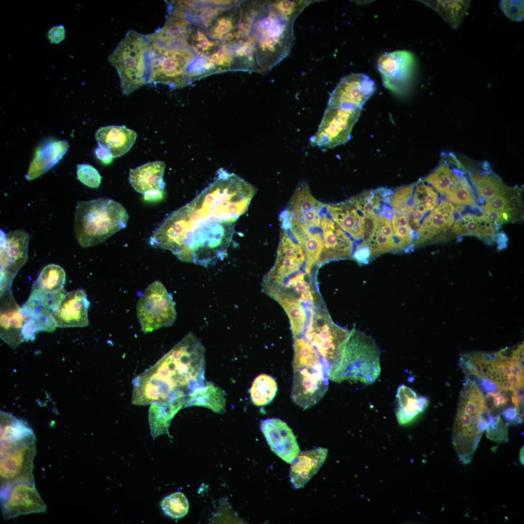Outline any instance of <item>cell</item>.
I'll use <instances>...</instances> for the list:
<instances>
[{"label": "cell", "mask_w": 524, "mask_h": 524, "mask_svg": "<svg viewBox=\"0 0 524 524\" xmlns=\"http://www.w3.org/2000/svg\"><path fill=\"white\" fill-rule=\"evenodd\" d=\"M205 348L196 335L189 332L133 378L131 403L146 405L171 399L187 403L191 395L205 387Z\"/></svg>", "instance_id": "cell-1"}, {"label": "cell", "mask_w": 524, "mask_h": 524, "mask_svg": "<svg viewBox=\"0 0 524 524\" xmlns=\"http://www.w3.org/2000/svg\"><path fill=\"white\" fill-rule=\"evenodd\" d=\"M256 188L236 174L217 170L213 181L155 229L159 241L174 247L192 228L213 221L235 222L247 210Z\"/></svg>", "instance_id": "cell-2"}, {"label": "cell", "mask_w": 524, "mask_h": 524, "mask_svg": "<svg viewBox=\"0 0 524 524\" xmlns=\"http://www.w3.org/2000/svg\"><path fill=\"white\" fill-rule=\"evenodd\" d=\"M308 0L248 1L247 43L254 50L257 71L265 73L288 55L294 40V22Z\"/></svg>", "instance_id": "cell-3"}, {"label": "cell", "mask_w": 524, "mask_h": 524, "mask_svg": "<svg viewBox=\"0 0 524 524\" xmlns=\"http://www.w3.org/2000/svg\"><path fill=\"white\" fill-rule=\"evenodd\" d=\"M380 350L375 340L364 332L352 328L341 344L329 370V379L371 384L381 371Z\"/></svg>", "instance_id": "cell-4"}, {"label": "cell", "mask_w": 524, "mask_h": 524, "mask_svg": "<svg viewBox=\"0 0 524 524\" xmlns=\"http://www.w3.org/2000/svg\"><path fill=\"white\" fill-rule=\"evenodd\" d=\"M128 220L125 208L113 199L98 198L78 202L74 218L76 238L82 247L97 245L125 228Z\"/></svg>", "instance_id": "cell-5"}, {"label": "cell", "mask_w": 524, "mask_h": 524, "mask_svg": "<svg viewBox=\"0 0 524 524\" xmlns=\"http://www.w3.org/2000/svg\"><path fill=\"white\" fill-rule=\"evenodd\" d=\"M234 233V222L213 221L190 229L175 255L181 261L207 266L227 255Z\"/></svg>", "instance_id": "cell-6"}, {"label": "cell", "mask_w": 524, "mask_h": 524, "mask_svg": "<svg viewBox=\"0 0 524 524\" xmlns=\"http://www.w3.org/2000/svg\"><path fill=\"white\" fill-rule=\"evenodd\" d=\"M148 47L146 35L130 30L108 57L117 70L124 95L148 83Z\"/></svg>", "instance_id": "cell-7"}, {"label": "cell", "mask_w": 524, "mask_h": 524, "mask_svg": "<svg viewBox=\"0 0 524 524\" xmlns=\"http://www.w3.org/2000/svg\"><path fill=\"white\" fill-rule=\"evenodd\" d=\"M148 42V83L165 84L176 88L191 83L189 71L195 55L189 47L166 48Z\"/></svg>", "instance_id": "cell-8"}, {"label": "cell", "mask_w": 524, "mask_h": 524, "mask_svg": "<svg viewBox=\"0 0 524 524\" xmlns=\"http://www.w3.org/2000/svg\"><path fill=\"white\" fill-rule=\"evenodd\" d=\"M318 303L310 311L303 337L316 349L322 359L330 366L350 330L336 324L325 306Z\"/></svg>", "instance_id": "cell-9"}, {"label": "cell", "mask_w": 524, "mask_h": 524, "mask_svg": "<svg viewBox=\"0 0 524 524\" xmlns=\"http://www.w3.org/2000/svg\"><path fill=\"white\" fill-rule=\"evenodd\" d=\"M136 309L142 330L145 333L171 326L177 317L172 297L159 280L146 289L138 299Z\"/></svg>", "instance_id": "cell-10"}, {"label": "cell", "mask_w": 524, "mask_h": 524, "mask_svg": "<svg viewBox=\"0 0 524 524\" xmlns=\"http://www.w3.org/2000/svg\"><path fill=\"white\" fill-rule=\"evenodd\" d=\"M361 111L347 106L328 107L317 131L310 138L311 145L331 148L346 143Z\"/></svg>", "instance_id": "cell-11"}, {"label": "cell", "mask_w": 524, "mask_h": 524, "mask_svg": "<svg viewBox=\"0 0 524 524\" xmlns=\"http://www.w3.org/2000/svg\"><path fill=\"white\" fill-rule=\"evenodd\" d=\"M35 441L34 438L0 449V490L21 482L34 483Z\"/></svg>", "instance_id": "cell-12"}, {"label": "cell", "mask_w": 524, "mask_h": 524, "mask_svg": "<svg viewBox=\"0 0 524 524\" xmlns=\"http://www.w3.org/2000/svg\"><path fill=\"white\" fill-rule=\"evenodd\" d=\"M306 262L305 252L287 229H281L275 262L264 277V293L276 289L294 274L300 271Z\"/></svg>", "instance_id": "cell-13"}, {"label": "cell", "mask_w": 524, "mask_h": 524, "mask_svg": "<svg viewBox=\"0 0 524 524\" xmlns=\"http://www.w3.org/2000/svg\"><path fill=\"white\" fill-rule=\"evenodd\" d=\"M329 368L330 366L323 361L293 371L292 401L304 409L316 405L328 389Z\"/></svg>", "instance_id": "cell-14"}, {"label": "cell", "mask_w": 524, "mask_h": 524, "mask_svg": "<svg viewBox=\"0 0 524 524\" xmlns=\"http://www.w3.org/2000/svg\"><path fill=\"white\" fill-rule=\"evenodd\" d=\"M29 233L23 229L0 232V292L10 289L12 281L28 260Z\"/></svg>", "instance_id": "cell-15"}, {"label": "cell", "mask_w": 524, "mask_h": 524, "mask_svg": "<svg viewBox=\"0 0 524 524\" xmlns=\"http://www.w3.org/2000/svg\"><path fill=\"white\" fill-rule=\"evenodd\" d=\"M0 508L4 520L20 515L44 513L47 507L34 483L21 482L0 490Z\"/></svg>", "instance_id": "cell-16"}, {"label": "cell", "mask_w": 524, "mask_h": 524, "mask_svg": "<svg viewBox=\"0 0 524 524\" xmlns=\"http://www.w3.org/2000/svg\"><path fill=\"white\" fill-rule=\"evenodd\" d=\"M486 420L483 413L471 412L458 407L452 430V443L459 460L469 463L478 447L483 432L479 423Z\"/></svg>", "instance_id": "cell-17"}, {"label": "cell", "mask_w": 524, "mask_h": 524, "mask_svg": "<svg viewBox=\"0 0 524 524\" xmlns=\"http://www.w3.org/2000/svg\"><path fill=\"white\" fill-rule=\"evenodd\" d=\"M414 65V57L411 52L398 50L382 55L378 61L377 69L384 86L395 93H401L411 80Z\"/></svg>", "instance_id": "cell-18"}, {"label": "cell", "mask_w": 524, "mask_h": 524, "mask_svg": "<svg viewBox=\"0 0 524 524\" xmlns=\"http://www.w3.org/2000/svg\"><path fill=\"white\" fill-rule=\"evenodd\" d=\"M376 89L374 81L363 73L342 78L330 94L328 107L351 106L362 108Z\"/></svg>", "instance_id": "cell-19"}, {"label": "cell", "mask_w": 524, "mask_h": 524, "mask_svg": "<svg viewBox=\"0 0 524 524\" xmlns=\"http://www.w3.org/2000/svg\"><path fill=\"white\" fill-rule=\"evenodd\" d=\"M281 228L289 229L291 234L303 248L306 256L304 272L310 276L311 272L317 265L321 254L323 241L322 233L318 228H310L287 210L280 214Z\"/></svg>", "instance_id": "cell-20"}, {"label": "cell", "mask_w": 524, "mask_h": 524, "mask_svg": "<svg viewBox=\"0 0 524 524\" xmlns=\"http://www.w3.org/2000/svg\"><path fill=\"white\" fill-rule=\"evenodd\" d=\"M261 430L271 450L281 459L291 464L300 449L292 429L286 423L277 418L261 421Z\"/></svg>", "instance_id": "cell-21"}, {"label": "cell", "mask_w": 524, "mask_h": 524, "mask_svg": "<svg viewBox=\"0 0 524 524\" xmlns=\"http://www.w3.org/2000/svg\"><path fill=\"white\" fill-rule=\"evenodd\" d=\"M320 229L323 246L318 266L332 261L352 258L353 241L326 213L322 214Z\"/></svg>", "instance_id": "cell-22"}, {"label": "cell", "mask_w": 524, "mask_h": 524, "mask_svg": "<svg viewBox=\"0 0 524 524\" xmlns=\"http://www.w3.org/2000/svg\"><path fill=\"white\" fill-rule=\"evenodd\" d=\"M0 336L15 349L24 342L22 330L28 316L16 302L11 289L0 292Z\"/></svg>", "instance_id": "cell-23"}, {"label": "cell", "mask_w": 524, "mask_h": 524, "mask_svg": "<svg viewBox=\"0 0 524 524\" xmlns=\"http://www.w3.org/2000/svg\"><path fill=\"white\" fill-rule=\"evenodd\" d=\"M455 211V208L451 203L441 202L423 219L416 231L417 239L413 244V247L442 240L452 226Z\"/></svg>", "instance_id": "cell-24"}, {"label": "cell", "mask_w": 524, "mask_h": 524, "mask_svg": "<svg viewBox=\"0 0 524 524\" xmlns=\"http://www.w3.org/2000/svg\"><path fill=\"white\" fill-rule=\"evenodd\" d=\"M90 303L82 289L66 293L53 316L57 327H83L88 326V310Z\"/></svg>", "instance_id": "cell-25"}, {"label": "cell", "mask_w": 524, "mask_h": 524, "mask_svg": "<svg viewBox=\"0 0 524 524\" xmlns=\"http://www.w3.org/2000/svg\"><path fill=\"white\" fill-rule=\"evenodd\" d=\"M326 206L312 195L308 184L302 182L297 186L286 210L308 227L318 228H320L321 212Z\"/></svg>", "instance_id": "cell-26"}, {"label": "cell", "mask_w": 524, "mask_h": 524, "mask_svg": "<svg viewBox=\"0 0 524 524\" xmlns=\"http://www.w3.org/2000/svg\"><path fill=\"white\" fill-rule=\"evenodd\" d=\"M328 453L323 447L300 452L291 463L289 477L293 487H304L322 466Z\"/></svg>", "instance_id": "cell-27"}, {"label": "cell", "mask_w": 524, "mask_h": 524, "mask_svg": "<svg viewBox=\"0 0 524 524\" xmlns=\"http://www.w3.org/2000/svg\"><path fill=\"white\" fill-rule=\"evenodd\" d=\"M283 309L290 321L294 338L303 337L309 312L306 306L298 298L283 288H279L267 294Z\"/></svg>", "instance_id": "cell-28"}, {"label": "cell", "mask_w": 524, "mask_h": 524, "mask_svg": "<svg viewBox=\"0 0 524 524\" xmlns=\"http://www.w3.org/2000/svg\"><path fill=\"white\" fill-rule=\"evenodd\" d=\"M135 131L125 126L110 125L100 128L95 137L99 146L107 148L113 158L126 154L135 143Z\"/></svg>", "instance_id": "cell-29"}, {"label": "cell", "mask_w": 524, "mask_h": 524, "mask_svg": "<svg viewBox=\"0 0 524 524\" xmlns=\"http://www.w3.org/2000/svg\"><path fill=\"white\" fill-rule=\"evenodd\" d=\"M165 164L163 161L149 162L130 171L129 180L137 192L145 194L152 191H164L163 180Z\"/></svg>", "instance_id": "cell-30"}, {"label": "cell", "mask_w": 524, "mask_h": 524, "mask_svg": "<svg viewBox=\"0 0 524 524\" xmlns=\"http://www.w3.org/2000/svg\"><path fill=\"white\" fill-rule=\"evenodd\" d=\"M330 218L355 240L363 239L365 219L349 201L326 205Z\"/></svg>", "instance_id": "cell-31"}, {"label": "cell", "mask_w": 524, "mask_h": 524, "mask_svg": "<svg viewBox=\"0 0 524 524\" xmlns=\"http://www.w3.org/2000/svg\"><path fill=\"white\" fill-rule=\"evenodd\" d=\"M190 25L188 20L170 14L161 29L146 36L149 41L163 47H187L189 46L187 38Z\"/></svg>", "instance_id": "cell-32"}, {"label": "cell", "mask_w": 524, "mask_h": 524, "mask_svg": "<svg viewBox=\"0 0 524 524\" xmlns=\"http://www.w3.org/2000/svg\"><path fill=\"white\" fill-rule=\"evenodd\" d=\"M68 147L66 140L51 142L39 147L30 164L26 179L31 180L46 173L59 162Z\"/></svg>", "instance_id": "cell-33"}, {"label": "cell", "mask_w": 524, "mask_h": 524, "mask_svg": "<svg viewBox=\"0 0 524 524\" xmlns=\"http://www.w3.org/2000/svg\"><path fill=\"white\" fill-rule=\"evenodd\" d=\"M484 164V171H469L470 183L480 197L479 200L487 199L500 196H507L517 192L518 189L506 185Z\"/></svg>", "instance_id": "cell-34"}, {"label": "cell", "mask_w": 524, "mask_h": 524, "mask_svg": "<svg viewBox=\"0 0 524 524\" xmlns=\"http://www.w3.org/2000/svg\"><path fill=\"white\" fill-rule=\"evenodd\" d=\"M186 401L181 399L166 400L150 404L148 422L153 439L164 434L169 435L168 428L175 415L184 408Z\"/></svg>", "instance_id": "cell-35"}, {"label": "cell", "mask_w": 524, "mask_h": 524, "mask_svg": "<svg viewBox=\"0 0 524 524\" xmlns=\"http://www.w3.org/2000/svg\"><path fill=\"white\" fill-rule=\"evenodd\" d=\"M498 229L499 225L483 216L467 214L456 219L450 236L473 235L491 244Z\"/></svg>", "instance_id": "cell-36"}, {"label": "cell", "mask_w": 524, "mask_h": 524, "mask_svg": "<svg viewBox=\"0 0 524 524\" xmlns=\"http://www.w3.org/2000/svg\"><path fill=\"white\" fill-rule=\"evenodd\" d=\"M396 396L398 407L395 414L398 423L401 425L414 420L425 409L428 403L426 397L418 396L411 388L403 384L398 387Z\"/></svg>", "instance_id": "cell-37"}, {"label": "cell", "mask_w": 524, "mask_h": 524, "mask_svg": "<svg viewBox=\"0 0 524 524\" xmlns=\"http://www.w3.org/2000/svg\"><path fill=\"white\" fill-rule=\"evenodd\" d=\"M0 447L11 445L35 437L26 422L11 413L0 410Z\"/></svg>", "instance_id": "cell-38"}, {"label": "cell", "mask_w": 524, "mask_h": 524, "mask_svg": "<svg viewBox=\"0 0 524 524\" xmlns=\"http://www.w3.org/2000/svg\"><path fill=\"white\" fill-rule=\"evenodd\" d=\"M195 406L204 407L222 414L225 410V393L213 382L206 381L204 388L190 396L185 408Z\"/></svg>", "instance_id": "cell-39"}, {"label": "cell", "mask_w": 524, "mask_h": 524, "mask_svg": "<svg viewBox=\"0 0 524 524\" xmlns=\"http://www.w3.org/2000/svg\"><path fill=\"white\" fill-rule=\"evenodd\" d=\"M307 276H309L305 272L299 271L288 278L278 288H283L288 291L305 305L310 312L311 309L319 302L307 279Z\"/></svg>", "instance_id": "cell-40"}, {"label": "cell", "mask_w": 524, "mask_h": 524, "mask_svg": "<svg viewBox=\"0 0 524 524\" xmlns=\"http://www.w3.org/2000/svg\"><path fill=\"white\" fill-rule=\"evenodd\" d=\"M189 47L198 54L210 55L218 50V40L211 37L205 29L199 23L190 25L187 38Z\"/></svg>", "instance_id": "cell-41"}, {"label": "cell", "mask_w": 524, "mask_h": 524, "mask_svg": "<svg viewBox=\"0 0 524 524\" xmlns=\"http://www.w3.org/2000/svg\"><path fill=\"white\" fill-rule=\"evenodd\" d=\"M277 390V383L272 376L259 375L254 379L250 389L252 402L258 407L268 405L274 398Z\"/></svg>", "instance_id": "cell-42"}, {"label": "cell", "mask_w": 524, "mask_h": 524, "mask_svg": "<svg viewBox=\"0 0 524 524\" xmlns=\"http://www.w3.org/2000/svg\"><path fill=\"white\" fill-rule=\"evenodd\" d=\"M293 371L303 366L315 365L324 361L316 349L303 337L294 338Z\"/></svg>", "instance_id": "cell-43"}, {"label": "cell", "mask_w": 524, "mask_h": 524, "mask_svg": "<svg viewBox=\"0 0 524 524\" xmlns=\"http://www.w3.org/2000/svg\"><path fill=\"white\" fill-rule=\"evenodd\" d=\"M66 273L60 265L54 263L45 266L33 282L32 288H39L49 290L64 288Z\"/></svg>", "instance_id": "cell-44"}, {"label": "cell", "mask_w": 524, "mask_h": 524, "mask_svg": "<svg viewBox=\"0 0 524 524\" xmlns=\"http://www.w3.org/2000/svg\"><path fill=\"white\" fill-rule=\"evenodd\" d=\"M21 307L34 321L38 332H51L57 327L52 311L49 310L28 300Z\"/></svg>", "instance_id": "cell-45"}, {"label": "cell", "mask_w": 524, "mask_h": 524, "mask_svg": "<svg viewBox=\"0 0 524 524\" xmlns=\"http://www.w3.org/2000/svg\"><path fill=\"white\" fill-rule=\"evenodd\" d=\"M415 184L397 188L389 197V204L395 214L409 217L413 209V196Z\"/></svg>", "instance_id": "cell-46"}, {"label": "cell", "mask_w": 524, "mask_h": 524, "mask_svg": "<svg viewBox=\"0 0 524 524\" xmlns=\"http://www.w3.org/2000/svg\"><path fill=\"white\" fill-rule=\"evenodd\" d=\"M413 207L419 212L426 213L433 210L438 203L436 190L424 180H420L415 186Z\"/></svg>", "instance_id": "cell-47"}, {"label": "cell", "mask_w": 524, "mask_h": 524, "mask_svg": "<svg viewBox=\"0 0 524 524\" xmlns=\"http://www.w3.org/2000/svg\"><path fill=\"white\" fill-rule=\"evenodd\" d=\"M66 294L64 288L49 290L39 288H32L28 301L34 302L54 312L60 306Z\"/></svg>", "instance_id": "cell-48"}, {"label": "cell", "mask_w": 524, "mask_h": 524, "mask_svg": "<svg viewBox=\"0 0 524 524\" xmlns=\"http://www.w3.org/2000/svg\"><path fill=\"white\" fill-rule=\"evenodd\" d=\"M164 514L172 519H180L185 516L189 510V503L185 495L177 491L166 496L161 503Z\"/></svg>", "instance_id": "cell-49"}, {"label": "cell", "mask_w": 524, "mask_h": 524, "mask_svg": "<svg viewBox=\"0 0 524 524\" xmlns=\"http://www.w3.org/2000/svg\"><path fill=\"white\" fill-rule=\"evenodd\" d=\"M508 424L503 420L500 415L492 417L490 424L486 428V436L498 443H505L508 440Z\"/></svg>", "instance_id": "cell-50"}, {"label": "cell", "mask_w": 524, "mask_h": 524, "mask_svg": "<svg viewBox=\"0 0 524 524\" xmlns=\"http://www.w3.org/2000/svg\"><path fill=\"white\" fill-rule=\"evenodd\" d=\"M77 178L85 185L96 188L99 186L102 177L94 166L83 164L77 165Z\"/></svg>", "instance_id": "cell-51"}, {"label": "cell", "mask_w": 524, "mask_h": 524, "mask_svg": "<svg viewBox=\"0 0 524 524\" xmlns=\"http://www.w3.org/2000/svg\"><path fill=\"white\" fill-rule=\"evenodd\" d=\"M440 3L442 8H444L442 10L444 12V16L447 18L450 23L452 24L453 22L456 23V25L460 22L466 11V7H467V5H464L466 3L461 1H441Z\"/></svg>", "instance_id": "cell-52"}, {"label": "cell", "mask_w": 524, "mask_h": 524, "mask_svg": "<svg viewBox=\"0 0 524 524\" xmlns=\"http://www.w3.org/2000/svg\"><path fill=\"white\" fill-rule=\"evenodd\" d=\"M499 7L510 20L521 21L524 19L523 0H501Z\"/></svg>", "instance_id": "cell-53"}, {"label": "cell", "mask_w": 524, "mask_h": 524, "mask_svg": "<svg viewBox=\"0 0 524 524\" xmlns=\"http://www.w3.org/2000/svg\"><path fill=\"white\" fill-rule=\"evenodd\" d=\"M352 258L359 264L363 265L369 263L371 261L369 247L362 242L358 245L353 250Z\"/></svg>", "instance_id": "cell-54"}, {"label": "cell", "mask_w": 524, "mask_h": 524, "mask_svg": "<svg viewBox=\"0 0 524 524\" xmlns=\"http://www.w3.org/2000/svg\"><path fill=\"white\" fill-rule=\"evenodd\" d=\"M503 418L509 424H521L523 421L522 415L516 408L509 407L502 413Z\"/></svg>", "instance_id": "cell-55"}, {"label": "cell", "mask_w": 524, "mask_h": 524, "mask_svg": "<svg viewBox=\"0 0 524 524\" xmlns=\"http://www.w3.org/2000/svg\"><path fill=\"white\" fill-rule=\"evenodd\" d=\"M497 392L489 393L485 394L486 398L491 399V408L498 409L505 405L508 401V397L506 394V392Z\"/></svg>", "instance_id": "cell-56"}, {"label": "cell", "mask_w": 524, "mask_h": 524, "mask_svg": "<svg viewBox=\"0 0 524 524\" xmlns=\"http://www.w3.org/2000/svg\"><path fill=\"white\" fill-rule=\"evenodd\" d=\"M65 30L62 25L52 27L49 32L48 38L53 43H59L65 38Z\"/></svg>", "instance_id": "cell-57"}, {"label": "cell", "mask_w": 524, "mask_h": 524, "mask_svg": "<svg viewBox=\"0 0 524 524\" xmlns=\"http://www.w3.org/2000/svg\"><path fill=\"white\" fill-rule=\"evenodd\" d=\"M97 157L103 164H110L114 158L110 152L106 148L99 146L95 149Z\"/></svg>", "instance_id": "cell-58"}, {"label": "cell", "mask_w": 524, "mask_h": 524, "mask_svg": "<svg viewBox=\"0 0 524 524\" xmlns=\"http://www.w3.org/2000/svg\"><path fill=\"white\" fill-rule=\"evenodd\" d=\"M164 195V191L149 192L144 194V198L148 201H157L161 200Z\"/></svg>", "instance_id": "cell-59"}, {"label": "cell", "mask_w": 524, "mask_h": 524, "mask_svg": "<svg viewBox=\"0 0 524 524\" xmlns=\"http://www.w3.org/2000/svg\"><path fill=\"white\" fill-rule=\"evenodd\" d=\"M524 446L521 449L519 453V460L521 464L524 465Z\"/></svg>", "instance_id": "cell-60"}]
</instances>
